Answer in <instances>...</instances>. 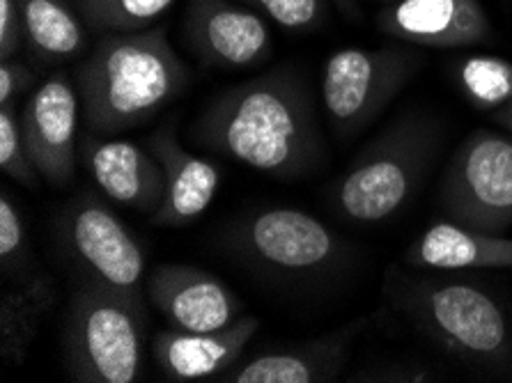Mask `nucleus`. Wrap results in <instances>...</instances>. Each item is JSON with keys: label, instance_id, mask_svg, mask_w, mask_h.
<instances>
[{"label": "nucleus", "instance_id": "f257e3e1", "mask_svg": "<svg viewBox=\"0 0 512 383\" xmlns=\"http://www.w3.org/2000/svg\"><path fill=\"white\" fill-rule=\"evenodd\" d=\"M189 134L209 152L283 179L306 173L322 156L313 97L290 67L221 92L193 120Z\"/></svg>", "mask_w": 512, "mask_h": 383}, {"label": "nucleus", "instance_id": "f03ea898", "mask_svg": "<svg viewBox=\"0 0 512 383\" xmlns=\"http://www.w3.org/2000/svg\"><path fill=\"white\" fill-rule=\"evenodd\" d=\"M189 85V69L161 28L108 33L76 72L83 120L95 134L141 127Z\"/></svg>", "mask_w": 512, "mask_h": 383}, {"label": "nucleus", "instance_id": "7ed1b4c3", "mask_svg": "<svg viewBox=\"0 0 512 383\" xmlns=\"http://www.w3.org/2000/svg\"><path fill=\"white\" fill-rule=\"evenodd\" d=\"M439 122L405 115L356 156L331 193L333 209L345 221L375 225L407 207L421 189L439 150Z\"/></svg>", "mask_w": 512, "mask_h": 383}, {"label": "nucleus", "instance_id": "20e7f679", "mask_svg": "<svg viewBox=\"0 0 512 383\" xmlns=\"http://www.w3.org/2000/svg\"><path fill=\"white\" fill-rule=\"evenodd\" d=\"M391 292L416 328L448 354L483 367L508 361L512 351L508 319L485 289L455 280L400 278Z\"/></svg>", "mask_w": 512, "mask_h": 383}, {"label": "nucleus", "instance_id": "39448f33", "mask_svg": "<svg viewBox=\"0 0 512 383\" xmlns=\"http://www.w3.org/2000/svg\"><path fill=\"white\" fill-rule=\"evenodd\" d=\"M143 296L88 283L76 292L65 328L74 381L134 383L143 370Z\"/></svg>", "mask_w": 512, "mask_h": 383}, {"label": "nucleus", "instance_id": "423d86ee", "mask_svg": "<svg viewBox=\"0 0 512 383\" xmlns=\"http://www.w3.org/2000/svg\"><path fill=\"white\" fill-rule=\"evenodd\" d=\"M421 60L400 46H347L322 67V104L340 138L361 134L389 108L418 72Z\"/></svg>", "mask_w": 512, "mask_h": 383}, {"label": "nucleus", "instance_id": "0eeeda50", "mask_svg": "<svg viewBox=\"0 0 512 383\" xmlns=\"http://www.w3.org/2000/svg\"><path fill=\"white\" fill-rule=\"evenodd\" d=\"M439 202L451 221L501 234L512 225V140L473 131L441 175Z\"/></svg>", "mask_w": 512, "mask_h": 383}, {"label": "nucleus", "instance_id": "6e6552de", "mask_svg": "<svg viewBox=\"0 0 512 383\" xmlns=\"http://www.w3.org/2000/svg\"><path fill=\"white\" fill-rule=\"evenodd\" d=\"M232 246L248 264L283 278L324 276L345 257V244L327 225L287 207L246 216L232 232Z\"/></svg>", "mask_w": 512, "mask_h": 383}, {"label": "nucleus", "instance_id": "1a4fd4ad", "mask_svg": "<svg viewBox=\"0 0 512 383\" xmlns=\"http://www.w3.org/2000/svg\"><path fill=\"white\" fill-rule=\"evenodd\" d=\"M60 239L90 280L118 292L141 296L145 253L134 234L92 195H81L60 218Z\"/></svg>", "mask_w": 512, "mask_h": 383}, {"label": "nucleus", "instance_id": "9d476101", "mask_svg": "<svg viewBox=\"0 0 512 383\" xmlns=\"http://www.w3.org/2000/svg\"><path fill=\"white\" fill-rule=\"evenodd\" d=\"M184 33L193 53L219 69L260 65L274 46L267 19L237 0H189Z\"/></svg>", "mask_w": 512, "mask_h": 383}, {"label": "nucleus", "instance_id": "9b49d317", "mask_svg": "<svg viewBox=\"0 0 512 383\" xmlns=\"http://www.w3.org/2000/svg\"><path fill=\"white\" fill-rule=\"evenodd\" d=\"M76 122L79 97L65 74L44 81L23 108V138L37 173L46 182L65 186L74 177Z\"/></svg>", "mask_w": 512, "mask_h": 383}, {"label": "nucleus", "instance_id": "f8f14e48", "mask_svg": "<svg viewBox=\"0 0 512 383\" xmlns=\"http://www.w3.org/2000/svg\"><path fill=\"white\" fill-rule=\"evenodd\" d=\"M384 35L430 49L487 42L492 23L480 0H395L377 14Z\"/></svg>", "mask_w": 512, "mask_h": 383}, {"label": "nucleus", "instance_id": "ddd939ff", "mask_svg": "<svg viewBox=\"0 0 512 383\" xmlns=\"http://www.w3.org/2000/svg\"><path fill=\"white\" fill-rule=\"evenodd\" d=\"M147 294L177 331H219L235 322L239 312L235 294L219 278L182 264H161L154 269Z\"/></svg>", "mask_w": 512, "mask_h": 383}, {"label": "nucleus", "instance_id": "4468645a", "mask_svg": "<svg viewBox=\"0 0 512 383\" xmlns=\"http://www.w3.org/2000/svg\"><path fill=\"white\" fill-rule=\"evenodd\" d=\"M81 159L106 198L154 214L166 195V175L159 159L129 140H79Z\"/></svg>", "mask_w": 512, "mask_h": 383}, {"label": "nucleus", "instance_id": "2eb2a0df", "mask_svg": "<svg viewBox=\"0 0 512 383\" xmlns=\"http://www.w3.org/2000/svg\"><path fill=\"white\" fill-rule=\"evenodd\" d=\"M366 328V319H356L308 345L267 351L251 361L235 363L223 372L228 383H322L333 381L343 370L356 335Z\"/></svg>", "mask_w": 512, "mask_h": 383}, {"label": "nucleus", "instance_id": "dca6fc26", "mask_svg": "<svg viewBox=\"0 0 512 383\" xmlns=\"http://www.w3.org/2000/svg\"><path fill=\"white\" fill-rule=\"evenodd\" d=\"M258 328V317L235 319L226 328L205 333L168 328V331L154 338L152 354L161 372L170 381L216 377V374H223L239 361V356L244 354Z\"/></svg>", "mask_w": 512, "mask_h": 383}, {"label": "nucleus", "instance_id": "f3484780", "mask_svg": "<svg viewBox=\"0 0 512 383\" xmlns=\"http://www.w3.org/2000/svg\"><path fill=\"white\" fill-rule=\"evenodd\" d=\"M150 150L166 175V195L161 207L152 214V225L182 228L203 216L221 184L216 166L186 150L173 127L157 131L150 140Z\"/></svg>", "mask_w": 512, "mask_h": 383}, {"label": "nucleus", "instance_id": "a211bd4d", "mask_svg": "<svg viewBox=\"0 0 512 383\" xmlns=\"http://www.w3.org/2000/svg\"><path fill=\"white\" fill-rule=\"evenodd\" d=\"M407 262L437 271L512 269V239L441 221L430 225L409 246Z\"/></svg>", "mask_w": 512, "mask_h": 383}, {"label": "nucleus", "instance_id": "6ab92c4d", "mask_svg": "<svg viewBox=\"0 0 512 383\" xmlns=\"http://www.w3.org/2000/svg\"><path fill=\"white\" fill-rule=\"evenodd\" d=\"M56 301V285L49 276H28L5 287L0 296V356L7 363L26 361L28 349L40 333L44 317Z\"/></svg>", "mask_w": 512, "mask_h": 383}, {"label": "nucleus", "instance_id": "aec40b11", "mask_svg": "<svg viewBox=\"0 0 512 383\" xmlns=\"http://www.w3.org/2000/svg\"><path fill=\"white\" fill-rule=\"evenodd\" d=\"M26 42L44 60H65L83 51L85 26L65 0H19Z\"/></svg>", "mask_w": 512, "mask_h": 383}, {"label": "nucleus", "instance_id": "412c9836", "mask_svg": "<svg viewBox=\"0 0 512 383\" xmlns=\"http://www.w3.org/2000/svg\"><path fill=\"white\" fill-rule=\"evenodd\" d=\"M455 78L473 108L499 111L512 101V62L496 56H469L457 62Z\"/></svg>", "mask_w": 512, "mask_h": 383}, {"label": "nucleus", "instance_id": "4be33fe9", "mask_svg": "<svg viewBox=\"0 0 512 383\" xmlns=\"http://www.w3.org/2000/svg\"><path fill=\"white\" fill-rule=\"evenodd\" d=\"M90 30L99 33H138L159 19L173 0H74Z\"/></svg>", "mask_w": 512, "mask_h": 383}, {"label": "nucleus", "instance_id": "5701e85b", "mask_svg": "<svg viewBox=\"0 0 512 383\" xmlns=\"http://www.w3.org/2000/svg\"><path fill=\"white\" fill-rule=\"evenodd\" d=\"M0 166L19 184L37 186L40 173L28 154L21 117H17L12 106H0Z\"/></svg>", "mask_w": 512, "mask_h": 383}, {"label": "nucleus", "instance_id": "b1692460", "mask_svg": "<svg viewBox=\"0 0 512 383\" xmlns=\"http://www.w3.org/2000/svg\"><path fill=\"white\" fill-rule=\"evenodd\" d=\"M285 30H317L329 19V0H237Z\"/></svg>", "mask_w": 512, "mask_h": 383}, {"label": "nucleus", "instance_id": "393cba45", "mask_svg": "<svg viewBox=\"0 0 512 383\" xmlns=\"http://www.w3.org/2000/svg\"><path fill=\"white\" fill-rule=\"evenodd\" d=\"M28 260V239L21 214L12 200L3 195L0 198V262H3L5 276H14V280L28 278Z\"/></svg>", "mask_w": 512, "mask_h": 383}, {"label": "nucleus", "instance_id": "a878e982", "mask_svg": "<svg viewBox=\"0 0 512 383\" xmlns=\"http://www.w3.org/2000/svg\"><path fill=\"white\" fill-rule=\"evenodd\" d=\"M26 42L19 0H0V60H12Z\"/></svg>", "mask_w": 512, "mask_h": 383}, {"label": "nucleus", "instance_id": "bb28decb", "mask_svg": "<svg viewBox=\"0 0 512 383\" xmlns=\"http://www.w3.org/2000/svg\"><path fill=\"white\" fill-rule=\"evenodd\" d=\"M35 83V72L28 65L14 60L0 62V106H12L23 90Z\"/></svg>", "mask_w": 512, "mask_h": 383}, {"label": "nucleus", "instance_id": "cd10ccee", "mask_svg": "<svg viewBox=\"0 0 512 383\" xmlns=\"http://www.w3.org/2000/svg\"><path fill=\"white\" fill-rule=\"evenodd\" d=\"M494 120L499 122L503 129H508L510 134H512V101H510V104H506V106H501L499 111H494Z\"/></svg>", "mask_w": 512, "mask_h": 383}, {"label": "nucleus", "instance_id": "c85d7f7f", "mask_svg": "<svg viewBox=\"0 0 512 383\" xmlns=\"http://www.w3.org/2000/svg\"><path fill=\"white\" fill-rule=\"evenodd\" d=\"M331 3L336 5L340 12H345L347 17L356 19V12H359V7H356V0H331Z\"/></svg>", "mask_w": 512, "mask_h": 383}, {"label": "nucleus", "instance_id": "c756f323", "mask_svg": "<svg viewBox=\"0 0 512 383\" xmlns=\"http://www.w3.org/2000/svg\"><path fill=\"white\" fill-rule=\"evenodd\" d=\"M386 3H395V0H386Z\"/></svg>", "mask_w": 512, "mask_h": 383}]
</instances>
